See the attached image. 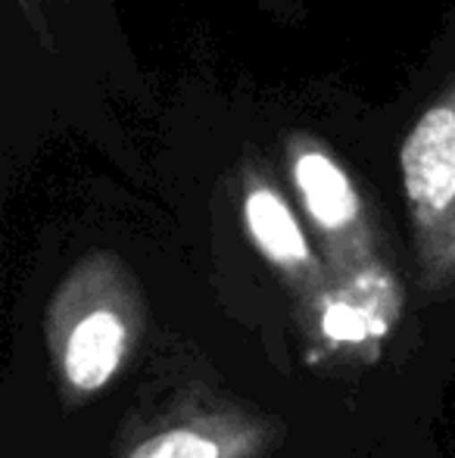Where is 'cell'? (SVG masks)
<instances>
[{
    "mask_svg": "<svg viewBox=\"0 0 455 458\" xmlns=\"http://www.w3.org/2000/svg\"><path fill=\"white\" fill-rule=\"evenodd\" d=\"M147 327V302L115 256L79 262L56 287L44 315L56 390L69 409L104 393L131 362Z\"/></svg>",
    "mask_w": 455,
    "mask_h": 458,
    "instance_id": "cell-1",
    "label": "cell"
},
{
    "mask_svg": "<svg viewBox=\"0 0 455 458\" xmlns=\"http://www.w3.org/2000/svg\"><path fill=\"white\" fill-rule=\"evenodd\" d=\"M122 434L119 458H268L281 424L206 386L178 390Z\"/></svg>",
    "mask_w": 455,
    "mask_h": 458,
    "instance_id": "cell-2",
    "label": "cell"
},
{
    "mask_svg": "<svg viewBox=\"0 0 455 458\" xmlns=\"http://www.w3.org/2000/svg\"><path fill=\"white\" fill-rule=\"evenodd\" d=\"M402 187L418 237L421 284L431 293L455 290V106L437 103L406 134L400 150Z\"/></svg>",
    "mask_w": 455,
    "mask_h": 458,
    "instance_id": "cell-3",
    "label": "cell"
},
{
    "mask_svg": "<svg viewBox=\"0 0 455 458\" xmlns=\"http://www.w3.org/2000/svg\"><path fill=\"white\" fill-rule=\"evenodd\" d=\"M402 312V290L381 262L352 275L331 277L328 290L303 309L306 327L328 356H368L377 352Z\"/></svg>",
    "mask_w": 455,
    "mask_h": 458,
    "instance_id": "cell-4",
    "label": "cell"
},
{
    "mask_svg": "<svg viewBox=\"0 0 455 458\" xmlns=\"http://www.w3.org/2000/svg\"><path fill=\"white\" fill-rule=\"evenodd\" d=\"M293 184L306 216L328 241L331 277L375 266L377 259L368 247L362 199L341 165L322 150H303L293 157Z\"/></svg>",
    "mask_w": 455,
    "mask_h": 458,
    "instance_id": "cell-5",
    "label": "cell"
},
{
    "mask_svg": "<svg viewBox=\"0 0 455 458\" xmlns=\"http://www.w3.org/2000/svg\"><path fill=\"white\" fill-rule=\"evenodd\" d=\"M243 225L253 247L265 256L268 266L278 268L299 306L309 309L328 290V268L318 262L303 225L278 191L265 184L249 187L243 193Z\"/></svg>",
    "mask_w": 455,
    "mask_h": 458,
    "instance_id": "cell-6",
    "label": "cell"
}]
</instances>
